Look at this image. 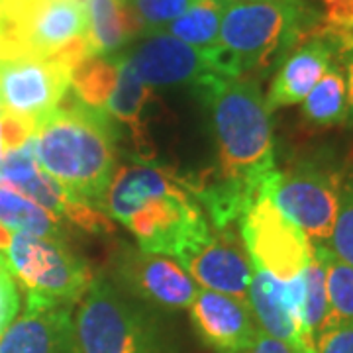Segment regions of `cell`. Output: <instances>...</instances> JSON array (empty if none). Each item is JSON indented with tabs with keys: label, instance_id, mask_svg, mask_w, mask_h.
<instances>
[{
	"label": "cell",
	"instance_id": "cell-30",
	"mask_svg": "<svg viewBox=\"0 0 353 353\" xmlns=\"http://www.w3.org/2000/svg\"><path fill=\"white\" fill-rule=\"evenodd\" d=\"M20 310V294L10 271L0 273V334L14 322Z\"/></svg>",
	"mask_w": 353,
	"mask_h": 353
},
{
	"label": "cell",
	"instance_id": "cell-27",
	"mask_svg": "<svg viewBox=\"0 0 353 353\" xmlns=\"http://www.w3.org/2000/svg\"><path fill=\"white\" fill-rule=\"evenodd\" d=\"M34 128H36V120L32 118L16 116L4 110L0 112V130H2V141L6 152L22 148L34 136Z\"/></svg>",
	"mask_w": 353,
	"mask_h": 353
},
{
	"label": "cell",
	"instance_id": "cell-36",
	"mask_svg": "<svg viewBox=\"0 0 353 353\" xmlns=\"http://www.w3.org/2000/svg\"><path fill=\"white\" fill-rule=\"evenodd\" d=\"M0 112H2V108H0Z\"/></svg>",
	"mask_w": 353,
	"mask_h": 353
},
{
	"label": "cell",
	"instance_id": "cell-34",
	"mask_svg": "<svg viewBox=\"0 0 353 353\" xmlns=\"http://www.w3.org/2000/svg\"><path fill=\"white\" fill-rule=\"evenodd\" d=\"M2 271H8V265H6V259L0 255V273H2Z\"/></svg>",
	"mask_w": 353,
	"mask_h": 353
},
{
	"label": "cell",
	"instance_id": "cell-6",
	"mask_svg": "<svg viewBox=\"0 0 353 353\" xmlns=\"http://www.w3.org/2000/svg\"><path fill=\"white\" fill-rule=\"evenodd\" d=\"M341 181L338 171L316 159H301L275 175L265 192L283 214L294 222L312 243H326L334 228Z\"/></svg>",
	"mask_w": 353,
	"mask_h": 353
},
{
	"label": "cell",
	"instance_id": "cell-35",
	"mask_svg": "<svg viewBox=\"0 0 353 353\" xmlns=\"http://www.w3.org/2000/svg\"><path fill=\"white\" fill-rule=\"evenodd\" d=\"M341 30H353V18L347 22V24H345V28H341Z\"/></svg>",
	"mask_w": 353,
	"mask_h": 353
},
{
	"label": "cell",
	"instance_id": "cell-18",
	"mask_svg": "<svg viewBox=\"0 0 353 353\" xmlns=\"http://www.w3.org/2000/svg\"><path fill=\"white\" fill-rule=\"evenodd\" d=\"M150 99H152V88L132 69L124 53H120L118 81L106 104V114L110 116L118 132L120 128H126L130 132V136L138 148L139 155L136 157L138 161H152V157L148 155L150 145L145 138V122H143V114L150 104Z\"/></svg>",
	"mask_w": 353,
	"mask_h": 353
},
{
	"label": "cell",
	"instance_id": "cell-33",
	"mask_svg": "<svg viewBox=\"0 0 353 353\" xmlns=\"http://www.w3.org/2000/svg\"><path fill=\"white\" fill-rule=\"evenodd\" d=\"M4 153H6V150H4V141H2V130H0V163H2V157H4Z\"/></svg>",
	"mask_w": 353,
	"mask_h": 353
},
{
	"label": "cell",
	"instance_id": "cell-25",
	"mask_svg": "<svg viewBox=\"0 0 353 353\" xmlns=\"http://www.w3.org/2000/svg\"><path fill=\"white\" fill-rule=\"evenodd\" d=\"M196 2L199 0H128L141 26V38L161 34L167 26Z\"/></svg>",
	"mask_w": 353,
	"mask_h": 353
},
{
	"label": "cell",
	"instance_id": "cell-22",
	"mask_svg": "<svg viewBox=\"0 0 353 353\" xmlns=\"http://www.w3.org/2000/svg\"><path fill=\"white\" fill-rule=\"evenodd\" d=\"M0 224L12 230L14 234L65 240L59 216L51 214L36 202L4 187H0Z\"/></svg>",
	"mask_w": 353,
	"mask_h": 353
},
{
	"label": "cell",
	"instance_id": "cell-8",
	"mask_svg": "<svg viewBox=\"0 0 353 353\" xmlns=\"http://www.w3.org/2000/svg\"><path fill=\"white\" fill-rule=\"evenodd\" d=\"M240 234L252 263L281 281L299 277L312 257V243L306 234L267 194H261L243 216Z\"/></svg>",
	"mask_w": 353,
	"mask_h": 353
},
{
	"label": "cell",
	"instance_id": "cell-26",
	"mask_svg": "<svg viewBox=\"0 0 353 353\" xmlns=\"http://www.w3.org/2000/svg\"><path fill=\"white\" fill-rule=\"evenodd\" d=\"M328 243L338 259L353 267V176L341 183L338 212Z\"/></svg>",
	"mask_w": 353,
	"mask_h": 353
},
{
	"label": "cell",
	"instance_id": "cell-16",
	"mask_svg": "<svg viewBox=\"0 0 353 353\" xmlns=\"http://www.w3.org/2000/svg\"><path fill=\"white\" fill-rule=\"evenodd\" d=\"M181 183L173 171H165L153 161H134L122 165L112 173V179L102 196L101 210L108 218L126 224L141 206L169 194Z\"/></svg>",
	"mask_w": 353,
	"mask_h": 353
},
{
	"label": "cell",
	"instance_id": "cell-12",
	"mask_svg": "<svg viewBox=\"0 0 353 353\" xmlns=\"http://www.w3.org/2000/svg\"><path fill=\"white\" fill-rule=\"evenodd\" d=\"M336 59L338 36L332 26H322L301 39L281 61L269 94L265 97L269 112L303 102Z\"/></svg>",
	"mask_w": 353,
	"mask_h": 353
},
{
	"label": "cell",
	"instance_id": "cell-9",
	"mask_svg": "<svg viewBox=\"0 0 353 353\" xmlns=\"http://www.w3.org/2000/svg\"><path fill=\"white\" fill-rule=\"evenodd\" d=\"M124 57L148 87L185 85L199 90L218 79H226L218 67L216 46L201 50L169 34L141 38L124 51Z\"/></svg>",
	"mask_w": 353,
	"mask_h": 353
},
{
	"label": "cell",
	"instance_id": "cell-1",
	"mask_svg": "<svg viewBox=\"0 0 353 353\" xmlns=\"http://www.w3.org/2000/svg\"><path fill=\"white\" fill-rule=\"evenodd\" d=\"M120 136L106 112L83 106L67 92L34 128L38 165L77 202L101 208L116 163Z\"/></svg>",
	"mask_w": 353,
	"mask_h": 353
},
{
	"label": "cell",
	"instance_id": "cell-5",
	"mask_svg": "<svg viewBox=\"0 0 353 353\" xmlns=\"http://www.w3.org/2000/svg\"><path fill=\"white\" fill-rule=\"evenodd\" d=\"M73 353H150L143 314L104 277L92 279L73 314Z\"/></svg>",
	"mask_w": 353,
	"mask_h": 353
},
{
	"label": "cell",
	"instance_id": "cell-7",
	"mask_svg": "<svg viewBox=\"0 0 353 353\" xmlns=\"http://www.w3.org/2000/svg\"><path fill=\"white\" fill-rule=\"evenodd\" d=\"M124 226L134 234L141 252L181 259L212 236L201 204L181 185L169 194L141 206Z\"/></svg>",
	"mask_w": 353,
	"mask_h": 353
},
{
	"label": "cell",
	"instance_id": "cell-4",
	"mask_svg": "<svg viewBox=\"0 0 353 353\" xmlns=\"http://www.w3.org/2000/svg\"><path fill=\"white\" fill-rule=\"evenodd\" d=\"M6 265L26 289V308L75 304L92 281L87 263L61 238L14 234Z\"/></svg>",
	"mask_w": 353,
	"mask_h": 353
},
{
	"label": "cell",
	"instance_id": "cell-19",
	"mask_svg": "<svg viewBox=\"0 0 353 353\" xmlns=\"http://www.w3.org/2000/svg\"><path fill=\"white\" fill-rule=\"evenodd\" d=\"M90 55H116L141 38V26L128 0H85Z\"/></svg>",
	"mask_w": 353,
	"mask_h": 353
},
{
	"label": "cell",
	"instance_id": "cell-29",
	"mask_svg": "<svg viewBox=\"0 0 353 353\" xmlns=\"http://www.w3.org/2000/svg\"><path fill=\"white\" fill-rule=\"evenodd\" d=\"M334 30L338 36V59L347 85V118L353 122V30H341V28H334Z\"/></svg>",
	"mask_w": 353,
	"mask_h": 353
},
{
	"label": "cell",
	"instance_id": "cell-11",
	"mask_svg": "<svg viewBox=\"0 0 353 353\" xmlns=\"http://www.w3.org/2000/svg\"><path fill=\"white\" fill-rule=\"evenodd\" d=\"M116 273L130 292L163 308H189L196 299V285L181 265L167 255L124 248L116 261Z\"/></svg>",
	"mask_w": 353,
	"mask_h": 353
},
{
	"label": "cell",
	"instance_id": "cell-13",
	"mask_svg": "<svg viewBox=\"0 0 353 353\" xmlns=\"http://www.w3.org/2000/svg\"><path fill=\"white\" fill-rule=\"evenodd\" d=\"M234 230L236 228L214 230L208 240L194 252L176 259V263L202 289L248 301L252 283V259L245 248L240 245Z\"/></svg>",
	"mask_w": 353,
	"mask_h": 353
},
{
	"label": "cell",
	"instance_id": "cell-24",
	"mask_svg": "<svg viewBox=\"0 0 353 353\" xmlns=\"http://www.w3.org/2000/svg\"><path fill=\"white\" fill-rule=\"evenodd\" d=\"M312 243V241H310ZM324 263L328 294V326L353 324V267L338 259L326 243H312Z\"/></svg>",
	"mask_w": 353,
	"mask_h": 353
},
{
	"label": "cell",
	"instance_id": "cell-32",
	"mask_svg": "<svg viewBox=\"0 0 353 353\" xmlns=\"http://www.w3.org/2000/svg\"><path fill=\"white\" fill-rule=\"evenodd\" d=\"M12 230H8L4 224H0V253L8 252V248H10V243H12Z\"/></svg>",
	"mask_w": 353,
	"mask_h": 353
},
{
	"label": "cell",
	"instance_id": "cell-14",
	"mask_svg": "<svg viewBox=\"0 0 353 353\" xmlns=\"http://www.w3.org/2000/svg\"><path fill=\"white\" fill-rule=\"evenodd\" d=\"M192 328L216 353H241L252 347L259 326L248 301L199 289L189 306Z\"/></svg>",
	"mask_w": 353,
	"mask_h": 353
},
{
	"label": "cell",
	"instance_id": "cell-20",
	"mask_svg": "<svg viewBox=\"0 0 353 353\" xmlns=\"http://www.w3.org/2000/svg\"><path fill=\"white\" fill-rule=\"evenodd\" d=\"M120 69V53L116 55H90L71 69L69 92L77 102L97 112H106Z\"/></svg>",
	"mask_w": 353,
	"mask_h": 353
},
{
	"label": "cell",
	"instance_id": "cell-2",
	"mask_svg": "<svg viewBox=\"0 0 353 353\" xmlns=\"http://www.w3.org/2000/svg\"><path fill=\"white\" fill-rule=\"evenodd\" d=\"M210 114L216 141L218 179L243 189L255 201L275 175V139L271 112L253 79H218L194 90Z\"/></svg>",
	"mask_w": 353,
	"mask_h": 353
},
{
	"label": "cell",
	"instance_id": "cell-23",
	"mask_svg": "<svg viewBox=\"0 0 353 353\" xmlns=\"http://www.w3.org/2000/svg\"><path fill=\"white\" fill-rule=\"evenodd\" d=\"M222 24V0H199L183 16H179L161 34L189 43L192 48L210 50L218 46Z\"/></svg>",
	"mask_w": 353,
	"mask_h": 353
},
{
	"label": "cell",
	"instance_id": "cell-10",
	"mask_svg": "<svg viewBox=\"0 0 353 353\" xmlns=\"http://www.w3.org/2000/svg\"><path fill=\"white\" fill-rule=\"evenodd\" d=\"M71 87V67L55 59H0V108L38 120L59 106Z\"/></svg>",
	"mask_w": 353,
	"mask_h": 353
},
{
	"label": "cell",
	"instance_id": "cell-3",
	"mask_svg": "<svg viewBox=\"0 0 353 353\" xmlns=\"http://www.w3.org/2000/svg\"><path fill=\"white\" fill-rule=\"evenodd\" d=\"M306 0H222L218 65L226 79L265 71L316 30Z\"/></svg>",
	"mask_w": 353,
	"mask_h": 353
},
{
	"label": "cell",
	"instance_id": "cell-21",
	"mask_svg": "<svg viewBox=\"0 0 353 353\" xmlns=\"http://www.w3.org/2000/svg\"><path fill=\"white\" fill-rule=\"evenodd\" d=\"M304 120L314 128H332L347 120V85L340 63H332L303 101Z\"/></svg>",
	"mask_w": 353,
	"mask_h": 353
},
{
	"label": "cell",
	"instance_id": "cell-17",
	"mask_svg": "<svg viewBox=\"0 0 353 353\" xmlns=\"http://www.w3.org/2000/svg\"><path fill=\"white\" fill-rule=\"evenodd\" d=\"M73 306L26 308L0 334V353H73Z\"/></svg>",
	"mask_w": 353,
	"mask_h": 353
},
{
	"label": "cell",
	"instance_id": "cell-31",
	"mask_svg": "<svg viewBox=\"0 0 353 353\" xmlns=\"http://www.w3.org/2000/svg\"><path fill=\"white\" fill-rule=\"evenodd\" d=\"M241 353H292V350L285 341L277 340V338H273V336H269V334H265V332L259 330L257 336H255V341L252 343V347Z\"/></svg>",
	"mask_w": 353,
	"mask_h": 353
},
{
	"label": "cell",
	"instance_id": "cell-15",
	"mask_svg": "<svg viewBox=\"0 0 353 353\" xmlns=\"http://www.w3.org/2000/svg\"><path fill=\"white\" fill-rule=\"evenodd\" d=\"M303 273L290 281H281L263 267L252 263V283L248 292V304L259 330L285 341L292 353H301L299 318L304 301Z\"/></svg>",
	"mask_w": 353,
	"mask_h": 353
},
{
	"label": "cell",
	"instance_id": "cell-28",
	"mask_svg": "<svg viewBox=\"0 0 353 353\" xmlns=\"http://www.w3.org/2000/svg\"><path fill=\"white\" fill-rule=\"evenodd\" d=\"M316 353H353V324H334L322 332Z\"/></svg>",
	"mask_w": 353,
	"mask_h": 353
}]
</instances>
